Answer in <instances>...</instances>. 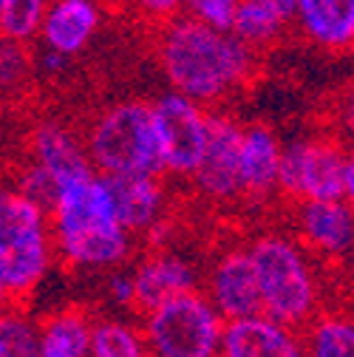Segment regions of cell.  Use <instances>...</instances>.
I'll return each instance as SVG.
<instances>
[{
	"instance_id": "cell-1",
	"label": "cell",
	"mask_w": 354,
	"mask_h": 357,
	"mask_svg": "<svg viewBox=\"0 0 354 357\" xmlns=\"http://www.w3.org/2000/svg\"><path fill=\"white\" fill-rule=\"evenodd\" d=\"M156 60L170 91L201 105L230 100L255 74V52L230 31L190 15H173L162 23Z\"/></svg>"
},
{
	"instance_id": "cell-2",
	"label": "cell",
	"mask_w": 354,
	"mask_h": 357,
	"mask_svg": "<svg viewBox=\"0 0 354 357\" xmlns=\"http://www.w3.org/2000/svg\"><path fill=\"white\" fill-rule=\"evenodd\" d=\"M49 230L54 255L71 270L108 273L134 252V236L116 215L108 178L94 167L60 185L49 207Z\"/></svg>"
},
{
	"instance_id": "cell-3",
	"label": "cell",
	"mask_w": 354,
	"mask_h": 357,
	"mask_svg": "<svg viewBox=\"0 0 354 357\" xmlns=\"http://www.w3.org/2000/svg\"><path fill=\"white\" fill-rule=\"evenodd\" d=\"M247 252L255 270L261 312L292 329H303L323 309V281L315 255L281 230L255 236Z\"/></svg>"
},
{
	"instance_id": "cell-4",
	"label": "cell",
	"mask_w": 354,
	"mask_h": 357,
	"mask_svg": "<svg viewBox=\"0 0 354 357\" xmlns=\"http://www.w3.org/2000/svg\"><path fill=\"white\" fill-rule=\"evenodd\" d=\"M49 213L17 185L0 182V287L9 301L29 298L54 266Z\"/></svg>"
},
{
	"instance_id": "cell-5",
	"label": "cell",
	"mask_w": 354,
	"mask_h": 357,
	"mask_svg": "<svg viewBox=\"0 0 354 357\" xmlns=\"http://www.w3.org/2000/svg\"><path fill=\"white\" fill-rule=\"evenodd\" d=\"M82 142L88 162L102 176L162 173L151 102L119 100L105 105L88 125Z\"/></svg>"
},
{
	"instance_id": "cell-6",
	"label": "cell",
	"mask_w": 354,
	"mask_h": 357,
	"mask_svg": "<svg viewBox=\"0 0 354 357\" xmlns=\"http://www.w3.org/2000/svg\"><path fill=\"white\" fill-rule=\"evenodd\" d=\"M148 354L156 357H213L218 354L224 318L204 292L187 289L142 312Z\"/></svg>"
},
{
	"instance_id": "cell-7",
	"label": "cell",
	"mask_w": 354,
	"mask_h": 357,
	"mask_svg": "<svg viewBox=\"0 0 354 357\" xmlns=\"http://www.w3.org/2000/svg\"><path fill=\"white\" fill-rule=\"evenodd\" d=\"M278 193L292 202L309 199H343L354 193V162L351 153L326 137H303L281 151Z\"/></svg>"
},
{
	"instance_id": "cell-8",
	"label": "cell",
	"mask_w": 354,
	"mask_h": 357,
	"mask_svg": "<svg viewBox=\"0 0 354 357\" xmlns=\"http://www.w3.org/2000/svg\"><path fill=\"white\" fill-rule=\"evenodd\" d=\"M151 116L162 156V173L190 178L210 133V108L179 91H164L151 102Z\"/></svg>"
},
{
	"instance_id": "cell-9",
	"label": "cell",
	"mask_w": 354,
	"mask_h": 357,
	"mask_svg": "<svg viewBox=\"0 0 354 357\" xmlns=\"http://www.w3.org/2000/svg\"><path fill=\"white\" fill-rule=\"evenodd\" d=\"M238 145L241 122L227 114H210V133L196 170L190 173L201 199L210 204H233L241 199L238 188Z\"/></svg>"
},
{
	"instance_id": "cell-10",
	"label": "cell",
	"mask_w": 354,
	"mask_h": 357,
	"mask_svg": "<svg viewBox=\"0 0 354 357\" xmlns=\"http://www.w3.org/2000/svg\"><path fill=\"white\" fill-rule=\"evenodd\" d=\"M295 238L323 261H340L354 247V215L343 199H309L298 202Z\"/></svg>"
},
{
	"instance_id": "cell-11",
	"label": "cell",
	"mask_w": 354,
	"mask_h": 357,
	"mask_svg": "<svg viewBox=\"0 0 354 357\" xmlns=\"http://www.w3.org/2000/svg\"><path fill=\"white\" fill-rule=\"evenodd\" d=\"M100 29H102L100 0H49L37 37L43 43V52L74 60L82 52H88Z\"/></svg>"
},
{
	"instance_id": "cell-12",
	"label": "cell",
	"mask_w": 354,
	"mask_h": 357,
	"mask_svg": "<svg viewBox=\"0 0 354 357\" xmlns=\"http://www.w3.org/2000/svg\"><path fill=\"white\" fill-rule=\"evenodd\" d=\"M204 295L224 321L261 312L255 270H252L247 247H227L213 258L210 270H207V292Z\"/></svg>"
},
{
	"instance_id": "cell-13",
	"label": "cell",
	"mask_w": 354,
	"mask_h": 357,
	"mask_svg": "<svg viewBox=\"0 0 354 357\" xmlns=\"http://www.w3.org/2000/svg\"><path fill=\"white\" fill-rule=\"evenodd\" d=\"M224 357H298L303 354L298 329L270 318L267 312H252L244 318L224 321L218 340Z\"/></svg>"
},
{
	"instance_id": "cell-14",
	"label": "cell",
	"mask_w": 354,
	"mask_h": 357,
	"mask_svg": "<svg viewBox=\"0 0 354 357\" xmlns=\"http://www.w3.org/2000/svg\"><path fill=\"white\" fill-rule=\"evenodd\" d=\"M281 151L284 142L278 133L263 125H241V145H238V188L247 202H267L278 193L281 176Z\"/></svg>"
},
{
	"instance_id": "cell-15",
	"label": "cell",
	"mask_w": 354,
	"mask_h": 357,
	"mask_svg": "<svg viewBox=\"0 0 354 357\" xmlns=\"http://www.w3.org/2000/svg\"><path fill=\"white\" fill-rule=\"evenodd\" d=\"M114 196L116 215L130 236L156 233L167 215V188L162 173L137 176H105Z\"/></svg>"
},
{
	"instance_id": "cell-16",
	"label": "cell",
	"mask_w": 354,
	"mask_h": 357,
	"mask_svg": "<svg viewBox=\"0 0 354 357\" xmlns=\"http://www.w3.org/2000/svg\"><path fill=\"white\" fill-rule=\"evenodd\" d=\"M134 303L139 312L153 309L156 303L187 292V289H199V270L196 264L182 255V252H170V250H156L151 255H145L134 270Z\"/></svg>"
},
{
	"instance_id": "cell-17",
	"label": "cell",
	"mask_w": 354,
	"mask_h": 357,
	"mask_svg": "<svg viewBox=\"0 0 354 357\" xmlns=\"http://www.w3.org/2000/svg\"><path fill=\"white\" fill-rule=\"evenodd\" d=\"M29 153H31V165H37L43 173H49L57 185L91 170L82 133H77L71 125L60 119H43L34 125L29 137Z\"/></svg>"
},
{
	"instance_id": "cell-18",
	"label": "cell",
	"mask_w": 354,
	"mask_h": 357,
	"mask_svg": "<svg viewBox=\"0 0 354 357\" xmlns=\"http://www.w3.org/2000/svg\"><path fill=\"white\" fill-rule=\"evenodd\" d=\"M292 23L329 54H346L354 43V0H295Z\"/></svg>"
},
{
	"instance_id": "cell-19",
	"label": "cell",
	"mask_w": 354,
	"mask_h": 357,
	"mask_svg": "<svg viewBox=\"0 0 354 357\" xmlns=\"http://www.w3.org/2000/svg\"><path fill=\"white\" fill-rule=\"evenodd\" d=\"M91 354V318L77 306L49 312L37 324V357H88Z\"/></svg>"
},
{
	"instance_id": "cell-20",
	"label": "cell",
	"mask_w": 354,
	"mask_h": 357,
	"mask_svg": "<svg viewBox=\"0 0 354 357\" xmlns=\"http://www.w3.org/2000/svg\"><path fill=\"white\" fill-rule=\"evenodd\" d=\"M289 26L292 17L284 9L272 6L270 0H238V6L230 17V31L252 52H263L281 43Z\"/></svg>"
},
{
	"instance_id": "cell-21",
	"label": "cell",
	"mask_w": 354,
	"mask_h": 357,
	"mask_svg": "<svg viewBox=\"0 0 354 357\" xmlns=\"http://www.w3.org/2000/svg\"><path fill=\"white\" fill-rule=\"evenodd\" d=\"M300 335L303 354L312 357H351L354 354V324L346 312H318Z\"/></svg>"
},
{
	"instance_id": "cell-22",
	"label": "cell",
	"mask_w": 354,
	"mask_h": 357,
	"mask_svg": "<svg viewBox=\"0 0 354 357\" xmlns=\"http://www.w3.org/2000/svg\"><path fill=\"white\" fill-rule=\"evenodd\" d=\"M91 354L94 357H142L148 354L142 326L125 318L91 321Z\"/></svg>"
},
{
	"instance_id": "cell-23",
	"label": "cell",
	"mask_w": 354,
	"mask_h": 357,
	"mask_svg": "<svg viewBox=\"0 0 354 357\" xmlns=\"http://www.w3.org/2000/svg\"><path fill=\"white\" fill-rule=\"evenodd\" d=\"M0 357H37V321L9 301H0Z\"/></svg>"
},
{
	"instance_id": "cell-24",
	"label": "cell",
	"mask_w": 354,
	"mask_h": 357,
	"mask_svg": "<svg viewBox=\"0 0 354 357\" xmlns=\"http://www.w3.org/2000/svg\"><path fill=\"white\" fill-rule=\"evenodd\" d=\"M49 0H0V37L31 43Z\"/></svg>"
},
{
	"instance_id": "cell-25",
	"label": "cell",
	"mask_w": 354,
	"mask_h": 357,
	"mask_svg": "<svg viewBox=\"0 0 354 357\" xmlns=\"http://www.w3.org/2000/svg\"><path fill=\"white\" fill-rule=\"evenodd\" d=\"M34 74V60L26 43L0 37V97L20 94Z\"/></svg>"
},
{
	"instance_id": "cell-26",
	"label": "cell",
	"mask_w": 354,
	"mask_h": 357,
	"mask_svg": "<svg viewBox=\"0 0 354 357\" xmlns=\"http://www.w3.org/2000/svg\"><path fill=\"white\" fill-rule=\"evenodd\" d=\"M31 202H37L43 210L49 213V207H52V202H54V196H57V190H60V185L54 182V178L49 176V173H43L37 165H26V170L20 173V178L15 182Z\"/></svg>"
},
{
	"instance_id": "cell-27",
	"label": "cell",
	"mask_w": 354,
	"mask_h": 357,
	"mask_svg": "<svg viewBox=\"0 0 354 357\" xmlns=\"http://www.w3.org/2000/svg\"><path fill=\"white\" fill-rule=\"evenodd\" d=\"M238 6V0H182V9H187L190 17L204 20L218 29H230V17Z\"/></svg>"
},
{
	"instance_id": "cell-28",
	"label": "cell",
	"mask_w": 354,
	"mask_h": 357,
	"mask_svg": "<svg viewBox=\"0 0 354 357\" xmlns=\"http://www.w3.org/2000/svg\"><path fill=\"white\" fill-rule=\"evenodd\" d=\"M105 298L116 309H137V303H134V278H130V270H125V266H114V270H108Z\"/></svg>"
},
{
	"instance_id": "cell-29",
	"label": "cell",
	"mask_w": 354,
	"mask_h": 357,
	"mask_svg": "<svg viewBox=\"0 0 354 357\" xmlns=\"http://www.w3.org/2000/svg\"><path fill=\"white\" fill-rule=\"evenodd\" d=\"M130 6L151 23H164L182 12V0H130Z\"/></svg>"
},
{
	"instance_id": "cell-30",
	"label": "cell",
	"mask_w": 354,
	"mask_h": 357,
	"mask_svg": "<svg viewBox=\"0 0 354 357\" xmlns=\"http://www.w3.org/2000/svg\"><path fill=\"white\" fill-rule=\"evenodd\" d=\"M270 3H272V6H278V9H284V12L292 17V3H295V0H270Z\"/></svg>"
},
{
	"instance_id": "cell-31",
	"label": "cell",
	"mask_w": 354,
	"mask_h": 357,
	"mask_svg": "<svg viewBox=\"0 0 354 357\" xmlns=\"http://www.w3.org/2000/svg\"><path fill=\"white\" fill-rule=\"evenodd\" d=\"M0 301H9V298H6V292H3V287H0Z\"/></svg>"
}]
</instances>
